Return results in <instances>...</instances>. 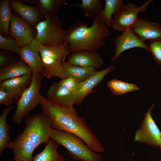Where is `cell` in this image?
I'll return each instance as SVG.
<instances>
[{
    "instance_id": "cell-7",
    "label": "cell",
    "mask_w": 161,
    "mask_h": 161,
    "mask_svg": "<svg viewBox=\"0 0 161 161\" xmlns=\"http://www.w3.org/2000/svg\"><path fill=\"white\" fill-rule=\"evenodd\" d=\"M152 103L144 113L139 127L134 133V140L136 142L149 145L154 148L161 146V131L156 125L151 115L155 106Z\"/></svg>"
},
{
    "instance_id": "cell-29",
    "label": "cell",
    "mask_w": 161,
    "mask_h": 161,
    "mask_svg": "<svg viewBox=\"0 0 161 161\" xmlns=\"http://www.w3.org/2000/svg\"><path fill=\"white\" fill-rule=\"evenodd\" d=\"M21 47L17 41L13 38L6 37L0 34V48L2 49L12 52L20 56Z\"/></svg>"
},
{
    "instance_id": "cell-19",
    "label": "cell",
    "mask_w": 161,
    "mask_h": 161,
    "mask_svg": "<svg viewBox=\"0 0 161 161\" xmlns=\"http://www.w3.org/2000/svg\"><path fill=\"white\" fill-rule=\"evenodd\" d=\"M30 68L20 59L0 69V82L25 75H30Z\"/></svg>"
},
{
    "instance_id": "cell-11",
    "label": "cell",
    "mask_w": 161,
    "mask_h": 161,
    "mask_svg": "<svg viewBox=\"0 0 161 161\" xmlns=\"http://www.w3.org/2000/svg\"><path fill=\"white\" fill-rule=\"evenodd\" d=\"M115 69L114 65H110L104 69L97 71L85 80L80 82L79 89L74 94L75 104L80 105L86 96L95 91L93 88L101 82L108 73Z\"/></svg>"
},
{
    "instance_id": "cell-21",
    "label": "cell",
    "mask_w": 161,
    "mask_h": 161,
    "mask_svg": "<svg viewBox=\"0 0 161 161\" xmlns=\"http://www.w3.org/2000/svg\"><path fill=\"white\" fill-rule=\"evenodd\" d=\"M105 6L99 13L104 23L109 28L112 27L113 18L124 5L122 0H105Z\"/></svg>"
},
{
    "instance_id": "cell-1",
    "label": "cell",
    "mask_w": 161,
    "mask_h": 161,
    "mask_svg": "<svg viewBox=\"0 0 161 161\" xmlns=\"http://www.w3.org/2000/svg\"><path fill=\"white\" fill-rule=\"evenodd\" d=\"M39 104L42 112L49 120L53 128L77 136L97 153L104 151V148L98 137L73 107L53 101L41 95Z\"/></svg>"
},
{
    "instance_id": "cell-14",
    "label": "cell",
    "mask_w": 161,
    "mask_h": 161,
    "mask_svg": "<svg viewBox=\"0 0 161 161\" xmlns=\"http://www.w3.org/2000/svg\"><path fill=\"white\" fill-rule=\"evenodd\" d=\"M68 61V63L74 65L83 67H93L97 69L101 68L104 63L99 53L87 50L72 52L69 55Z\"/></svg>"
},
{
    "instance_id": "cell-35",
    "label": "cell",
    "mask_w": 161,
    "mask_h": 161,
    "mask_svg": "<svg viewBox=\"0 0 161 161\" xmlns=\"http://www.w3.org/2000/svg\"><path fill=\"white\" fill-rule=\"evenodd\" d=\"M161 161V160H159V161Z\"/></svg>"
},
{
    "instance_id": "cell-5",
    "label": "cell",
    "mask_w": 161,
    "mask_h": 161,
    "mask_svg": "<svg viewBox=\"0 0 161 161\" xmlns=\"http://www.w3.org/2000/svg\"><path fill=\"white\" fill-rule=\"evenodd\" d=\"M44 77L43 73H32L31 83L16 103V108L12 116L13 121L17 124H20L23 119L27 117L29 114L39 104V91Z\"/></svg>"
},
{
    "instance_id": "cell-33",
    "label": "cell",
    "mask_w": 161,
    "mask_h": 161,
    "mask_svg": "<svg viewBox=\"0 0 161 161\" xmlns=\"http://www.w3.org/2000/svg\"><path fill=\"white\" fill-rule=\"evenodd\" d=\"M13 101L14 98L12 95L0 86V104L7 106L10 105Z\"/></svg>"
},
{
    "instance_id": "cell-6",
    "label": "cell",
    "mask_w": 161,
    "mask_h": 161,
    "mask_svg": "<svg viewBox=\"0 0 161 161\" xmlns=\"http://www.w3.org/2000/svg\"><path fill=\"white\" fill-rule=\"evenodd\" d=\"M44 19L34 28L37 30L35 38L43 46H49L65 42V30L57 14L44 17Z\"/></svg>"
},
{
    "instance_id": "cell-34",
    "label": "cell",
    "mask_w": 161,
    "mask_h": 161,
    "mask_svg": "<svg viewBox=\"0 0 161 161\" xmlns=\"http://www.w3.org/2000/svg\"><path fill=\"white\" fill-rule=\"evenodd\" d=\"M159 148V149H160V151H161V146H160Z\"/></svg>"
},
{
    "instance_id": "cell-32",
    "label": "cell",
    "mask_w": 161,
    "mask_h": 161,
    "mask_svg": "<svg viewBox=\"0 0 161 161\" xmlns=\"http://www.w3.org/2000/svg\"><path fill=\"white\" fill-rule=\"evenodd\" d=\"M3 50L0 52V69L7 66L17 61L13 58L7 50Z\"/></svg>"
},
{
    "instance_id": "cell-27",
    "label": "cell",
    "mask_w": 161,
    "mask_h": 161,
    "mask_svg": "<svg viewBox=\"0 0 161 161\" xmlns=\"http://www.w3.org/2000/svg\"><path fill=\"white\" fill-rule=\"evenodd\" d=\"M80 4H67L69 6L78 7L81 8L82 13L86 16L93 17L102 9L101 0H81Z\"/></svg>"
},
{
    "instance_id": "cell-23",
    "label": "cell",
    "mask_w": 161,
    "mask_h": 161,
    "mask_svg": "<svg viewBox=\"0 0 161 161\" xmlns=\"http://www.w3.org/2000/svg\"><path fill=\"white\" fill-rule=\"evenodd\" d=\"M59 145L51 139L42 151L33 157V161H66V159L58 151Z\"/></svg>"
},
{
    "instance_id": "cell-3",
    "label": "cell",
    "mask_w": 161,
    "mask_h": 161,
    "mask_svg": "<svg viewBox=\"0 0 161 161\" xmlns=\"http://www.w3.org/2000/svg\"><path fill=\"white\" fill-rule=\"evenodd\" d=\"M111 35L109 28L98 13L93 18V23L88 27L86 22L73 23L65 30V42L69 46L71 52L82 50L97 52L106 45L105 38Z\"/></svg>"
},
{
    "instance_id": "cell-4",
    "label": "cell",
    "mask_w": 161,
    "mask_h": 161,
    "mask_svg": "<svg viewBox=\"0 0 161 161\" xmlns=\"http://www.w3.org/2000/svg\"><path fill=\"white\" fill-rule=\"evenodd\" d=\"M51 139L65 148L70 156L79 161H102L101 156L91 149L80 138L71 133L51 130Z\"/></svg>"
},
{
    "instance_id": "cell-25",
    "label": "cell",
    "mask_w": 161,
    "mask_h": 161,
    "mask_svg": "<svg viewBox=\"0 0 161 161\" xmlns=\"http://www.w3.org/2000/svg\"><path fill=\"white\" fill-rule=\"evenodd\" d=\"M13 107V105L7 106L3 109L0 116V154L6 148L8 147L11 142L9 136L10 128L7 122V118Z\"/></svg>"
},
{
    "instance_id": "cell-30",
    "label": "cell",
    "mask_w": 161,
    "mask_h": 161,
    "mask_svg": "<svg viewBox=\"0 0 161 161\" xmlns=\"http://www.w3.org/2000/svg\"><path fill=\"white\" fill-rule=\"evenodd\" d=\"M58 83L63 87L73 94L78 89L80 86V82L71 77L61 79Z\"/></svg>"
},
{
    "instance_id": "cell-9",
    "label": "cell",
    "mask_w": 161,
    "mask_h": 161,
    "mask_svg": "<svg viewBox=\"0 0 161 161\" xmlns=\"http://www.w3.org/2000/svg\"><path fill=\"white\" fill-rule=\"evenodd\" d=\"M32 27L15 12L12 13L9 36L15 39L21 48L30 44L35 38Z\"/></svg>"
},
{
    "instance_id": "cell-20",
    "label": "cell",
    "mask_w": 161,
    "mask_h": 161,
    "mask_svg": "<svg viewBox=\"0 0 161 161\" xmlns=\"http://www.w3.org/2000/svg\"><path fill=\"white\" fill-rule=\"evenodd\" d=\"M63 64L64 78L71 77L79 82L85 80L97 71V69L93 67H83L65 61Z\"/></svg>"
},
{
    "instance_id": "cell-12",
    "label": "cell",
    "mask_w": 161,
    "mask_h": 161,
    "mask_svg": "<svg viewBox=\"0 0 161 161\" xmlns=\"http://www.w3.org/2000/svg\"><path fill=\"white\" fill-rule=\"evenodd\" d=\"M131 28L136 36L144 42L161 41V25L157 23L140 18Z\"/></svg>"
},
{
    "instance_id": "cell-17",
    "label": "cell",
    "mask_w": 161,
    "mask_h": 161,
    "mask_svg": "<svg viewBox=\"0 0 161 161\" xmlns=\"http://www.w3.org/2000/svg\"><path fill=\"white\" fill-rule=\"evenodd\" d=\"M47 97L51 100L67 106L73 107L75 105L73 93L63 87L58 82L52 84L47 91Z\"/></svg>"
},
{
    "instance_id": "cell-16",
    "label": "cell",
    "mask_w": 161,
    "mask_h": 161,
    "mask_svg": "<svg viewBox=\"0 0 161 161\" xmlns=\"http://www.w3.org/2000/svg\"><path fill=\"white\" fill-rule=\"evenodd\" d=\"M32 80V74L24 75L0 82V86L12 95L17 103L30 86Z\"/></svg>"
},
{
    "instance_id": "cell-8",
    "label": "cell",
    "mask_w": 161,
    "mask_h": 161,
    "mask_svg": "<svg viewBox=\"0 0 161 161\" xmlns=\"http://www.w3.org/2000/svg\"><path fill=\"white\" fill-rule=\"evenodd\" d=\"M151 1L149 0L140 7L131 3L124 5L113 18L112 27L115 30L122 32L131 27L139 19V13L144 11Z\"/></svg>"
},
{
    "instance_id": "cell-18",
    "label": "cell",
    "mask_w": 161,
    "mask_h": 161,
    "mask_svg": "<svg viewBox=\"0 0 161 161\" xmlns=\"http://www.w3.org/2000/svg\"><path fill=\"white\" fill-rule=\"evenodd\" d=\"M38 52L41 58H52L63 64L71 52L69 45L66 43L47 46L41 45L39 47Z\"/></svg>"
},
{
    "instance_id": "cell-24",
    "label": "cell",
    "mask_w": 161,
    "mask_h": 161,
    "mask_svg": "<svg viewBox=\"0 0 161 161\" xmlns=\"http://www.w3.org/2000/svg\"><path fill=\"white\" fill-rule=\"evenodd\" d=\"M24 1L35 5L44 17L57 14L60 9L67 4L64 0H30Z\"/></svg>"
},
{
    "instance_id": "cell-13",
    "label": "cell",
    "mask_w": 161,
    "mask_h": 161,
    "mask_svg": "<svg viewBox=\"0 0 161 161\" xmlns=\"http://www.w3.org/2000/svg\"><path fill=\"white\" fill-rule=\"evenodd\" d=\"M41 45L40 42L35 38L30 44L21 48L20 59L29 66L32 73L43 74L41 58L38 52Z\"/></svg>"
},
{
    "instance_id": "cell-28",
    "label": "cell",
    "mask_w": 161,
    "mask_h": 161,
    "mask_svg": "<svg viewBox=\"0 0 161 161\" xmlns=\"http://www.w3.org/2000/svg\"><path fill=\"white\" fill-rule=\"evenodd\" d=\"M106 84L112 94L115 95H122L139 89L136 84L125 82L116 79L109 80Z\"/></svg>"
},
{
    "instance_id": "cell-15",
    "label": "cell",
    "mask_w": 161,
    "mask_h": 161,
    "mask_svg": "<svg viewBox=\"0 0 161 161\" xmlns=\"http://www.w3.org/2000/svg\"><path fill=\"white\" fill-rule=\"evenodd\" d=\"M10 7L14 12L26 21L34 28L44 19V17L37 7L26 5L22 1L9 0Z\"/></svg>"
},
{
    "instance_id": "cell-26",
    "label": "cell",
    "mask_w": 161,
    "mask_h": 161,
    "mask_svg": "<svg viewBox=\"0 0 161 161\" xmlns=\"http://www.w3.org/2000/svg\"><path fill=\"white\" fill-rule=\"evenodd\" d=\"M9 0H3L0 3V34L4 37H10L9 28L12 13Z\"/></svg>"
},
{
    "instance_id": "cell-22",
    "label": "cell",
    "mask_w": 161,
    "mask_h": 161,
    "mask_svg": "<svg viewBox=\"0 0 161 161\" xmlns=\"http://www.w3.org/2000/svg\"><path fill=\"white\" fill-rule=\"evenodd\" d=\"M42 66L44 77L48 79L57 77L64 78L63 63L51 58H41Z\"/></svg>"
},
{
    "instance_id": "cell-10",
    "label": "cell",
    "mask_w": 161,
    "mask_h": 161,
    "mask_svg": "<svg viewBox=\"0 0 161 161\" xmlns=\"http://www.w3.org/2000/svg\"><path fill=\"white\" fill-rule=\"evenodd\" d=\"M114 44L115 53L111 59L112 61L117 60L123 52L133 48H141L149 52L148 46L136 36L131 27L115 37Z\"/></svg>"
},
{
    "instance_id": "cell-2",
    "label": "cell",
    "mask_w": 161,
    "mask_h": 161,
    "mask_svg": "<svg viewBox=\"0 0 161 161\" xmlns=\"http://www.w3.org/2000/svg\"><path fill=\"white\" fill-rule=\"evenodd\" d=\"M23 131L11 141L8 148L12 149L14 161H32L33 153L40 144L51 140L52 123L43 113L25 117Z\"/></svg>"
},
{
    "instance_id": "cell-31",
    "label": "cell",
    "mask_w": 161,
    "mask_h": 161,
    "mask_svg": "<svg viewBox=\"0 0 161 161\" xmlns=\"http://www.w3.org/2000/svg\"><path fill=\"white\" fill-rule=\"evenodd\" d=\"M148 47L154 59L161 66V41L151 42Z\"/></svg>"
}]
</instances>
